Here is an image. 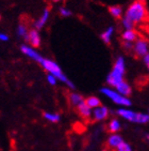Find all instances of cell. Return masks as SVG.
<instances>
[{
    "instance_id": "ffe728a7",
    "label": "cell",
    "mask_w": 149,
    "mask_h": 151,
    "mask_svg": "<svg viewBox=\"0 0 149 151\" xmlns=\"http://www.w3.org/2000/svg\"><path fill=\"white\" fill-rule=\"evenodd\" d=\"M17 35H19V37H23L26 41H29V32H28V30H27L26 26L19 25V26L17 27Z\"/></svg>"
},
{
    "instance_id": "7c38bea8",
    "label": "cell",
    "mask_w": 149,
    "mask_h": 151,
    "mask_svg": "<svg viewBox=\"0 0 149 151\" xmlns=\"http://www.w3.org/2000/svg\"><path fill=\"white\" fill-rule=\"evenodd\" d=\"M49 15H50V11L48 9H45L43 12V14L40 16L38 19L35 22V27H36L37 29H40V28H43L44 25L47 23V20L49 18Z\"/></svg>"
},
{
    "instance_id": "9c48e42d",
    "label": "cell",
    "mask_w": 149,
    "mask_h": 151,
    "mask_svg": "<svg viewBox=\"0 0 149 151\" xmlns=\"http://www.w3.org/2000/svg\"><path fill=\"white\" fill-rule=\"evenodd\" d=\"M77 108H78V111H79V114H80V115L83 117V118H85V119H89V117L93 115L92 108H91L89 105L86 104L85 101L82 102L81 104L78 105Z\"/></svg>"
},
{
    "instance_id": "8fae6325",
    "label": "cell",
    "mask_w": 149,
    "mask_h": 151,
    "mask_svg": "<svg viewBox=\"0 0 149 151\" xmlns=\"http://www.w3.org/2000/svg\"><path fill=\"white\" fill-rule=\"evenodd\" d=\"M123 142V139L121 135H118V134H116V133H113L111 136L109 137V139H108V145H109V147H111V148L117 149V147L121 145Z\"/></svg>"
},
{
    "instance_id": "52a82bcc",
    "label": "cell",
    "mask_w": 149,
    "mask_h": 151,
    "mask_svg": "<svg viewBox=\"0 0 149 151\" xmlns=\"http://www.w3.org/2000/svg\"><path fill=\"white\" fill-rule=\"evenodd\" d=\"M20 50H21L27 57H29L30 59H33V60L38 62V63H40V61L43 60V57H42L36 50H34L32 47L28 46V45H21V46H20Z\"/></svg>"
},
{
    "instance_id": "44dd1931",
    "label": "cell",
    "mask_w": 149,
    "mask_h": 151,
    "mask_svg": "<svg viewBox=\"0 0 149 151\" xmlns=\"http://www.w3.org/2000/svg\"><path fill=\"white\" fill-rule=\"evenodd\" d=\"M110 13H111L112 16H114L116 18H119L123 14V9H121V6H111L110 8Z\"/></svg>"
},
{
    "instance_id": "f1b7e54d",
    "label": "cell",
    "mask_w": 149,
    "mask_h": 151,
    "mask_svg": "<svg viewBox=\"0 0 149 151\" xmlns=\"http://www.w3.org/2000/svg\"><path fill=\"white\" fill-rule=\"evenodd\" d=\"M53 1H55V2H57V1H60V0H53Z\"/></svg>"
},
{
    "instance_id": "f546056e",
    "label": "cell",
    "mask_w": 149,
    "mask_h": 151,
    "mask_svg": "<svg viewBox=\"0 0 149 151\" xmlns=\"http://www.w3.org/2000/svg\"><path fill=\"white\" fill-rule=\"evenodd\" d=\"M147 138H148V139H149V135H147Z\"/></svg>"
},
{
    "instance_id": "4dcf8cb0",
    "label": "cell",
    "mask_w": 149,
    "mask_h": 151,
    "mask_svg": "<svg viewBox=\"0 0 149 151\" xmlns=\"http://www.w3.org/2000/svg\"><path fill=\"white\" fill-rule=\"evenodd\" d=\"M102 151H106V150H102Z\"/></svg>"
},
{
    "instance_id": "7402d4cb",
    "label": "cell",
    "mask_w": 149,
    "mask_h": 151,
    "mask_svg": "<svg viewBox=\"0 0 149 151\" xmlns=\"http://www.w3.org/2000/svg\"><path fill=\"white\" fill-rule=\"evenodd\" d=\"M116 150H117V151H133L131 147H130L129 144H127L126 142H121V145L117 147V149H116Z\"/></svg>"
},
{
    "instance_id": "ba28073f",
    "label": "cell",
    "mask_w": 149,
    "mask_h": 151,
    "mask_svg": "<svg viewBox=\"0 0 149 151\" xmlns=\"http://www.w3.org/2000/svg\"><path fill=\"white\" fill-rule=\"evenodd\" d=\"M108 115H109V111L106 106H99V107L94 108V111H93V117L97 121L104 120L108 117Z\"/></svg>"
},
{
    "instance_id": "8992f818",
    "label": "cell",
    "mask_w": 149,
    "mask_h": 151,
    "mask_svg": "<svg viewBox=\"0 0 149 151\" xmlns=\"http://www.w3.org/2000/svg\"><path fill=\"white\" fill-rule=\"evenodd\" d=\"M133 50H134L136 55L144 58L149 52V45L145 40H138L135 42Z\"/></svg>"
},
{
    "instance_id": "7a4b0ae2",
    "label": "cell",
    "mask_w": 149,
    "mask_h": 151,
    "mask_svg": "<svg viewBox=\"0 0 149 151\" xmlns=\"http://www.w3.org/2000/svg\"><path fill=\"white\" fill-rule=\"evenodd\" d=\"M125 59L123 57H118L116 62H115L113 70L110 72V74L106 77V83L110 86L116 87L119 83L123 81V75H125Z\"/></svg>"
},
{
    "instance_id": "4316f807",
    "label": "cell",
    "mask_w": 149,
    "mask_h": 151,
    "mask_svg": "<svg viewBox=\"0 0 149 151\" xmlns=\"http://www.w3.org/2000/svg\"><path fill=\"white\" fill-rule=\"evenodd\" d=\"M144 63L146 64V67H147V69L149 70V52L147 54L145 57H144Z\"/></svg>"
},
{
    "instance_id": "d4e9b609",
    "label": "cell",
    "mask_w": 149,
    "mask_h": 151,
    "mask_svg": "<svg viewBox=\"0 0 149 151\" xmlns=\"http://www.w3.org/2000/svg\"><path fill=\"white\" fill-rule=\"evenodd\" d=\"M0 41H2V42H6V41H9V35H6V33L1 32V33H0Z\"/></svg>"
},
{
    "instance_id": "5bb4252c",
    "label": "cell",
    "mask_w": 149,
    "mask_h": 151,
    "mask_svg": "<svg viewBox=\"0 0 149 151\" xmlns=\"http://www.w3.org/2000/svg\"><path fill=\"white\" fill-rule=\"evenodd\" d=\"M113 32H114V28L113 27H109V28H106L103 33L101 35V39L104 43L109 44L111 42V38H112V35H113Z\"/></svg>"
},
{
    "instance_id": "30bf717a",
    "label": "cell",
    "mask_w": 149,
    "mask_h": 151,
    "mask_svg": "<svg viewBox=\"0 0 149 151\" xmlns=\"http://www.w3.org/2000/svg\"><path fill=\"white\" fill-rule=\"evenodd\" d=\"M115 89H116V91L117 92H119L121 94V96H128L131 94V87H130V85L128 84V83H126V81H121V83H119V84L115 87Z\"/></svg>"
},
{
    "instance_id": "e0dca14e",
    "label": "cell",
    "mask_w": 149,
    "mask_h": 151,
    "mask_svg": "<svg viewBox=\"0 0 149 151\" xmlns=\"http://www.w3.org/2000/svg\"><path fill=\"white\" fill-rule=\"evenodd\" d=\"M69 100H70V103L74 106H78L79 104H81L82 102H84L83 98L80 96V94H78V93H72L70 96H69Z\"/></svg>"
},
{
    "instance_id": "9a60e30c",
    "label": "cell",
    "mask_w": 149,
    "mask_h": 151,
    "mask_svg": "<svg viewBox=\"0 0 149 151\" xmlns=\"http://www.w3.org/2000/svg\"><path fill=\"white\" fill-rule=\"evenodd\" d=\"M123 39L126 42H134L136 40V33L135 31L132 30H125V32L123 33Z\"/></svg>"
},
{
    "instance_id": "484cf974",
    "label": "cell",
    "mask_w": 149,
    "mask_h": 151,
    "mask_svg": "<svg viewBox=\"0 0 149 151\" xmlns=\"http://www.w3.org/2000/svg\"><path fill=\"white\" fill-rule=\"evenodd\" d=\"M123 47H125L127 50H132L134 46L132 45V42H125V43H123Z\"/></svg>"
},
{
    "instance_id": "ac0fdd59",
    "label": "cell",
    "mask_w": 149,
    "mask_h": 151,
    "mask_svg": "<svg viewBox=\"0 0 149 151\" xmlns=\"http://www.w3.org/2000/svg\"><path fill=\"white\" fill-rule=\"evenodd\" d=\"M109 130L112 133H116L121 130V122L118 121L117 119H113L109 124Z\"/></svg>"
},
{
    "instance_id": "277c9868",
    "label": "cell",
    "mask_w": 149,
    "mask_h": 151,
    "mask_svg": "<svg viewBox=\"0 0 149 151\" xmlns=\"http://www.w3.org/2000/svg\"><path fill=\"white\" fill-rule=\"evenodd\" d=\"M117 114L123 119L129 120L134 123H147L149 122V114L144 113H135L133 111L127 109V108H119L117 111Z\"/></svg>"
},
{
    "instance_id": "4fadbf2b",
    "label": "cell",
    "mask_w": 149,
    "mask_h": 151,
    "mask_svg": "<svg viewBox=\"0 0 149 151\" xmlns=\"http://www.w3.org/2000/svg\"><path fill=\"white\" fill-rule=\"evenodd\" d=\"M29 42L31 43L33 47H38L40 44V35L36 30H31L29 32Z\"/></svg>"
},
{
    "instance_id": "6da1fadb",
    "label": "cell",
    "mask_w": 149,
    "mask_h": 151,
    "mask_svg": "<svg viewBox=\"0 0 149 151\" xmlns=\"http://www.w3.org/2000/svg\"><path fill=\"white\" fill-rule=\"evenodd\" d=\"M146 17V8L144 2L135 1L128 8L125 17L123 18V26L126 30H132L134 24L140 23Z\"/></svg>"
},
{
    "instance_id": "5b68a950",
    "label": "cell",
    "mask_w": 149,
    "mask_h": 151,
    "mask_svg": "<svg viewBox=\"0 0 149 151\" xmlns=\"http://www.w3.org/2000/svg\"><path fill=\"white\" fill-rule=\"evenodd\" d=\"M100 92L102 94H104L106 96H108L110 100L114 102L115 104H118L123 106V107H128V106H131V101H130L127 96H121V93L117 92L116 90H112L108 87H103L100 89Z\"/></svg>"
},
{
    "instance_id": "83f0119b",
    "label": "cell",
    "mask_w": 149,
    "mask_h": 151,
    "mask_svg": "<svg viewBox=\"0 0 149 151\" xmlns=\"http://www.w3.org/2000/svg\"><path fill=\"white\" fill-rule=\"evenodd\" d=\"M138 1H140V2H144V1H145V0H138Z\"/></svg>"
},
{
    "instance_id": "603a6c76",
    "label": "cell",
    "mask_w": 149,
    "mask_h": 151,
    "mask_svg": "<svg viewBox=\"0 0 149 151\" xmlns=\"http://www.w3.org/2000/svg\"><path fill=\"white\" fill-rule=\"evenodd\" d=\"M47 81H48V83H49L50 85H52V86H55V85L57 84V78L55 77V75H52V74H48V75H47Z\"/></svg>"
},
{
    "instance_id": "2e32d148",
    "label": "cell",
    "mask_w": 149,
    "mask_h": 151,
    "mask_svg": "<svg viewBox=\"0 0 149 151\" xmlns=\"http://www.w3.org/2000/svg\"><path fill=\"white\" fill-rule=\"evenodd\" d=\"M85 103L91 108H96L100 106V100L98 99L97 96H89L85 100Z\"/></svg>"
},
{
    "instance_id": "3957f363",
    "label": "cell",
    "mask_w": 149,
    "mask_h": 151,
    "mask_svg": "<svg viewBox=\"0 0 149 151\" xmlns=\"http://www.w3.org/2000/svg\"><path fill=\"white\" fill-rule=\"evenodd\" d=\"M40 65L45 69V70L47 71V72L49 73V74H52V75H55V77H57L59 81H63L64 84H66L68 87L70 88H74V84H72V81H69L67 77L65 76V74H64L62 71H61V68L60 65L57 63V62H55V61L52 60H49V59H46V58H43V60L40 61Z\"/></svg>"
},
{
    "instance_id": "d6986e66",
    "label": "cell",
    "mask_w": 149,
    "mask_h": 151,
    "mask_svg": "<svg viewBox=\"0 0 149 151\" xmlns=\"http://www.w3.org/2000/svg\"><path fill=\"white\" fill-rule=\"evenodd\" d=\"M44 118L46 120L50 122H57L60 121V115H57V114H53V113H44Z\"/></svg>"
},
{
    "instance_id": "cb8c5ba5",
    "label": "cell",
    "mask_w": 149,
    "mask_h": 151,
    "mask_svg": "<svg viewBox=\"0 0 149 151\" xmlns=\"http://www.w3.org/2000/svg\"><path fill=\"white\" fill-rule=\"evenodd\" d=\"M60 13L62 16H64V17H68V16H70L72 15V11L68 9H66V8H61L60 9Z\"/></svg>"
}]
</instances>
